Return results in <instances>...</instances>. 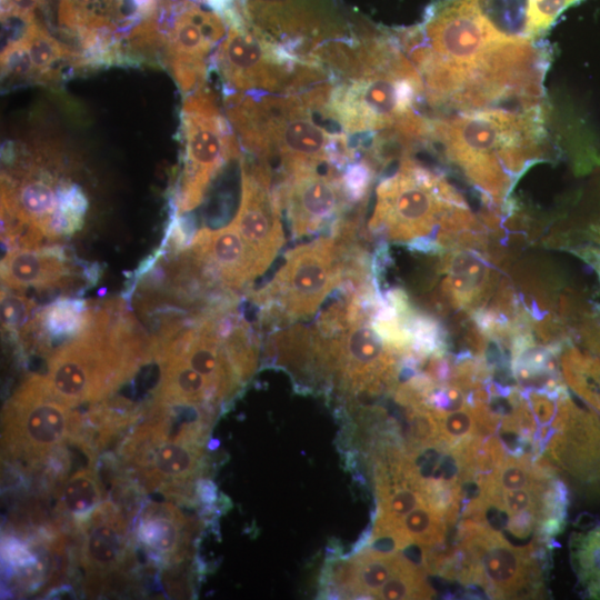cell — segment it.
<instances>
[{
	"label": "cell",
	"instance_id": "obj_27",
	"mask_svg": "<svg viewBox=\"0 0 600 600\" xmlns=\"http://www.w3.org/2000/svg\"><path fill=\"white\" fill-rule=\"evenodd\" d=\"M92 312L76 301H60L46 310L34 320V326L50 337L76 336L90 320Z\"/></svg>",
	"mask_w": 600,
	"mask_h": 600
},
{
	"label": "cell",
	"instance_id": "obj_24",
	"mask_svg": "<svg viewBox=\"0 0 600 600\" xmlns=\"http://www.w3.org/2000/svg\"><path fill=\"white\" fill-rule=\"evenodd\" d=\"M562 368L568 384L600 412V360L570 349L562 357Z\"/></svg>",
	"mask_w": 600,
	"mask_h": 600
},
{
	"label": "cell",
	"instance_id": "obj_12",
	"mask_svg": "<svg viewBox=\"0 0 600 600\" xmlns=\"http://www.w3.org/2000/svg\"><path fill=\"white\" fill-rule=\"evenodd\" d=\"M183 170L178 197L181 211L194 209L220 168L237 157L236 139L209 90L197 89L183 104Z\"/></svg>",
	"mask_w": 600,
	"mask_h": 600
},
{
	"label": "cell",
	"instance_id": "obj_26",
	"mask_svg": "<svg viewBox=\"0 0 600 600\" xmlns=\"http://www.w3.org/2000/svg\"><path fill=\"white\" fill-rule=\"evenodd\" d=\"M102 499L100 482L91 469L71 474L60 494V506L70 516L90 514Z\"/></svg>",
	"mask_w": 600,
	"mask_h": 600
},
{
	"label": "cell",
	"instance_id": "obj_7",
	"mask_svg": "<svg viewBox=\"0 0 600 600\" xmlns=\"http://www.w3.org/2000/svg\"><path fill=\"white\" fill-rule=\"evenodd\" d=\"M344 264V244L333 231L288 250L271 280L252 296L262 322L283 328L314 316L342 287Z\"/></svg>",
	"mask_w": 600,
	"mask_h": 600
},
{
	"label": "cell",
	"instance_id": "obj_10",
	"mask_svg": "<svg viewBox=\"0 0 600 600\" xmlns=\"http://www.w3.org/2000/svg\"><path fill=\"white\" fill-rule=\"evenodd\" d=\"M457 546L469 563V583L491 598L534 596L541 589L538 549L530 543L514 547L489 524L463 518Z\"/></svg>",
	"mask_w": 600,
	"mask_h": 600
},
{
	"label": "cell",
	"instance_id": "obj_13",
	"mask_svg": "<svg viewBox=\"0 0 600 600\" xmlns=\"http://www.w3.org/2000/svg\"><path fill=\"white\" fill-rule=\"evenodd\" d=\"M270 164L242 161L241 199L233 224L267 271L286 243L281 201Z\"/></svg>",
	"mask_w": 600,
	"mask_h": 600
},
{
	"label": "cell",
	"instance_id": "obj_2",
	"mask_svg": "<svg viewBox=\"0 0 600 600\" xmlns=\"http://www.w3.org/2000/svg\"><path fill=\"white\" fill-rule=\"evenodd\" d=\"M546 118L547 108L426 116L422 143L499 203L527 168L548 156Z\"/></svg>",
	"mask_w": 600,
	"mask_h": 600
},
{
	"label": "cell",
	"instance_id": "obj_34",
	"mask_svg": "<svg viewBox=\"0 0 600 600\" xmlns=\"http://www.w3.org/2000/svg\"><path fill=\"white\" fill-rule=\"evenodd\" d=\"M590 233L597 241L600 242V223L590 228Z\"/></svg>",
	"mask_w": 600,
	"mask_h": 600
},
{
	"label": "cell",
	"instance_id": "obj_19",
	"mask_svg": "<svg viewBox=\"0 0 600 600\" xmlns=\"http://www.w3.org/2000/svg\"><path fill=\"white\" fill-rule=\"evenodd\" d=\"M127 526L118 511L106 503L98 506L86 523L82 560L88 572H110L123 559Z\"/></svg>",
	"mask_w": 600,
	"mask_h": 600
},
{
	"label": "cell",
	"instance_id": "obj_23",
	"mask_svg": "<svg viewBox=\"0 0 600 600\" xmlns=\"http://www.w3.org/2000/svg\"><path fill=\"white\" fill-rule=\"evenodd\" d=\"M448 529L441 512L429 503H421L402 518L397 537L404 548L416 543L429 549L443 543Z\"/></svg>",
	"mask_w": 600,
	"mask_h": 600
},
{
	"label": "cell",
	"instance_id": "obj_4",
	"mask_svg": "<svg viewBox=\"0 0 600 600\" xmlns=\"http://www.w3.org/2000/svg\"><path fill=\"white\" fill-rule=\"evenodd\" d=\"M421 78L391 33L358 74L332 87L324 116L348 134H374L421 117Z\"/></svg>",
	"mask_w": 600,
	"mask_h": 600
},
{
	"label": "cell",
	"instance_id": "obj_31",
	"mask_svg": "<svg viewBox=\"0 0 600 600\" xmlns=\"http://www.w3.org/2000/svg\"><path fill=\"white\" fill-rule=\"evenodd\" d=\"M507 458V451L497 434L484 438L474 457V479L496 472Z\"/></svg>",
	"mask_w": 600,
	"mask_h": 600
},
{
	"label": "cell",
	"instance_id": "obj_8",
	"mask_svg": "<svg viewBox=\"0 0 600 600\" xmlns=\"http://www.w3.org/2000/svg\"><path fill=\"white\" fill-rule=\"evenodd\" d=\"M204 418L199 410L184 419L164 406L129 440V467L150 490L173 493L188 484L200 469Z\"/></svg>",
	"mask_w": 600,
	"mask_h": 600
},
{
	"label": "cell",
	"instance_id": "obj_18",
	"mask_svg": "<svg viewBox=\"0 0 600 600\" xmlns=\"http://www.w3.org/2000/svg\"><path fill=\"white\" fill-rule=\"evenodd\" d=\"M73 56L47 30L31 21L17 38L6 43L1 61L4 73L11 78L40 80L52 77L54 67Z\"/></svg>",
	"mask_w": 600,
	"mask_h": 600
},
{
	"label": "cell",
	"instance_id": "obj_6",
	"mask_svg": "<svg viewBox=\"0 0 600 600\" xmlns=\"http://www.w3.org/2000/svg\"><path fill=\"white\" fill-rule=\"evenodd\" d=\"M127 329L111 328L102 310L92 312L84 328L50 357L43 377L50 392L72 408L107 396L132 367Z\"/></svg>",
	"mask_w": 600,
	"mask_h": 600
},
{
	"label": "cell",
	"instance_id": "obj_33",
	"mask_svg": "<svg viewBox=\"0 0 600 600\" xmlns=\"http://www.w3.org/2000/svg\"><path fill=\"white\" fill-rule=\"evenodd\" d=\"M41 0H4V16L16 22L30 23Z\"/></svg>",
	"mask_w": 600,
	"mask_h": 600
},
{
	"label": "cell",
	"instance_id": "obj_11",
	"mask_svg": "<svg viewBox=\"0 0 600 600\" xmlns=\"http://www.w3.org/2000/svg\"><path fill=\"white\" fill-rule=\"evenodd\" d=\"M77 423L72 407L50 392L42 376H31L4 407L2 450L26 462L40 461L73 436Z\"/></svg>",
	"mask_w": 600,
	"mask_h": 600
},
{
	"label": "cell",
	"instance_id": "obj_5",
	"mask_svg": "<svg viewBox=\"0 0 600 600\" xmlns=\"http://www.w3.org/2000/svg\"><path fill=\"white\" fill-rule=\"evenodd\" d=\"M228 116L246 148L259 160L280 162L283 178L296 172L332 166L339 133H330L312 117L303 92L232 96Z\"/></svg>",
	"mask_w": 600,
	"mask_h": 600
},
{
	"label": "cell",
	"instance_id": "obj_22",
	"mask_svg": "<svg viewBox=\"0 0 600 600\" xmlns=\"http://www.w3.org/2000/svg\"><path fill=\"white\" fill-rule=\"evenodd\" d=\"M184 520L171 506L152 504L139 520L138 538L151 551L174 557L182 550Z\"/></svg>",
	"mask_w": 600,
	"mask_h": 600
},
{
	"label": "cell",
	"instance_id": "obj_1",
	"mask_svg": "<svg viewBox=\"0 0 600 600\" xmlns=\"http://www.w3.org/2000/svg\"><path fill=\"white\" fill-rule=\"evenodd\" d=\"M396 33L436 112L483 100L507 84L530 53L526 36L497 28L476 0L434 2L420 24Z\"/></svg>",
	"mask_w": 600,
	"mask_h": 600
},
{
	"label": "cell",
	"instance_id": "obj_15",
	"mask_svg": "<svg viewBox=\"0 0 600 600\" xmlns=\"http://www.w3.org/2000/svg\"><path fill=\"white\" fill-rule=\"evenodd\" d=\"M228 22L217 11L196 4L183 9L174 19L166 42L167 58L183 91L199 89L206 78V59L224 38Z\"/></svg>",
	"mask_w": 600,
	"mask_h": 600
},
{
	"label": "cell",
	"instance_id": "obj_29",
	"mask_svg": "<svg viewBox=\"0 0 600 600\" xmlns=\"http://www.w3.org/2000/svg\"><path fill=\"white\" fill-rule=\"evenodd\" d=\"M432 410L438 421L439 438L447 446L452 447L469 437L479 436L477 418L469 402L451 412Z\"/></svg>",
	"mask_w": 600,
	"mask_h": 600
},
{
	"label": "cell",
	"instance_id": "obj_35",
	"mask_svg": "<svg viewBox=\"0 0 600 600\" xmlns=\"http://www.w3.org/2000/svg\"><path fill=\"white\" fill-rule=\"evenodd\" d=\"M597 264H598V271L600 273V254H599V260H598Z\"/></svg>",
	"mask_w": 600,
	"mask_h": 600
},
{
	"label": "cell",
	"instance_id": "obj_21",
	"mask_svg": "<svg viewBox=\"0 0 600 600\" xmlns=\"http://www.w3.org/2000/svg\"><path fill=\"white\" fill-rule=\"evenodd\" d=\"M443 264L447 272L443 290L454 303H474L488 289L490 268L477 252L456 250L446 258Z\"/></svg>",
	"mask_w": 600,
	"mask_h": 600
},
{
	"label": "cell",
	"instance_id": "obj_32",
	"mask_svg": "<svg viewBox=\"0 0 600 600\" xmlns=\"http://www.w3.org/2000/svg\"><path fill=\"white\" fill-rule=\"evenodd\" d=\"M564 393L567 391L559 394L536 390L524 391L523 396L539 427L552 426L558 414L559 399Z\"/></svg>",
	"mask_w": 600,
	"mask_h": 600
},
{
	"label": "cell",
	"instance_id": "obj_9",
	"mask_svg": "<svg viewBox=\"0 0 600 600\" xmlns=\"http://www.w3.org/2000/svg\"><path fill=\"white\" fill-rule=\"evenodd\" d=\"M228 30L217 51L224 83L239 91L296 92L307 64L231 9Z\"/></svg>",
	"mask_w": 600,
	"mask_h": 600
},
{
	"label": "cell",
	"instance_id": "obj_14",
	"mask_svg": "<svg viewBox=\"0 0 600 600\" xmlns=\"http://www.w3.org/2000/svg\"><path fill=\"white\" fill-rule=\"evenodd\" d=\"M278 191L294 239L333 226L349 200L341 174L332 166L324 172L318 168L284 177Z\"/></svg>",
	"mask_w": 600,
	"mask_h": 600
},
{
	"label": "cell",
	"instance_id": "obj_3",
	"mask_svg": "<svg viewBox=\"0 0 600 600\" xmlns=\"http://www.w3.org/2000/svg\"><path fill=\"white\" fill-rule=\"evenodd\" d=\"M472 220L463 198L441 174L407 157L378 183L368 230L429 251L437 247L429 238L436 230L439 241L448 242Z\"/></svg>",
	"mask_w": 600,
	"mask_h": 600
},
{
	"label": "cell",
	"instance_id": "obj_17",
	"mask_svg": "<svg viewBox=\"0 0 600 600\" xmlns=\"http://www.w3.org/2000/svg\"><path fill=\"white\" fill-rule=\"evenodd\" d=\"M153 0H58V21L83 44L110 46L119 30L152 17Z\"/></svg>",
	"mask_w": 600,
	"mask_h": 600
},
{
	"label": "cell",
	"instance_id": "obj_30",
	"mask_svg": "<svg viewBox=\"0 0 600 600\" xmlns=\"http://www.w3.org/2000/svg\"><path fill=\"white\" fill-rule=\"evenodd\" d=\"M578 0H528L526 33L536 39L554 22L557 17Z\"/></svg>",
	"mask_w": 600,
	"mask_h": 600
},
{
	"label": "cell",
	"instance_id": "obj_20",
	"mask_svg": "<svg viewBox=\"0 0 600 600\" xmlns=\"http://www.w3.org/2000/svg\"><path fill=\"white\" fill-rule=\"evenodd\" d=\"M70 273V264L62 257L32 248L11 250L1 264L2 282L19 292L58 288Z\"/></svg>",
	"mask_w": 600,
	"mask_h": 600
},
{
	"label": "cell",
	"instance_id": "obj_25",
	"mask_svg": "<svg viewBox=\"0 0 600 600\" xmlns=\"http://www.w3.org/2000/svg\"><path fill=\"white\" fill-rule=\"evenodd\" d=\"M571 561L587 593L600 599V526L571 537Z\"/></svg>",
	"mask_w": 600,
	"mask_h": 600
},
{
	"label": "cell",
	"instance_id": "obj_16",
	"mask_svg": "<svg viewBox=\"0 0 600 600\" xmlns=\"http://www.w3.org/2000/svg\"><path fill=\"white\" fill-rule=\"evenodd\" d=\"M190 257L202 273L231 290L243 289L266 272L232 221L219 229L199 230L191 241Z\"/></svg>",
	"mask_w": 600,
	"mask_h": 600
},
{
	"label": "cell",
	"instance_id": "obj_28",
	"mask_svg": "<svg viewBox=\"0 0 600 600\" xmlns=\"http://www.w3.org/2000/svg\"><path fill=\"white\" fill-rule=\"evenodd\" d=\"M433 590L427 583L423 571L409 560L374 594L373 599H428Z\"/></svg>",
	"mask_w": 600,
	"mask_h": 600
}]
</instances>
